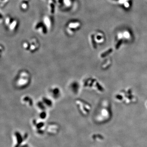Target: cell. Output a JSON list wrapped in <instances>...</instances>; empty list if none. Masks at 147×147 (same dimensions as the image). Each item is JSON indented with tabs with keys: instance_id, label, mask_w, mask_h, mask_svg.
I'll list each match as a JSON object with an SVG mask.
<instances>
[{
	"instance_id": "obj_5",
	"label": "cell",
	"mask_w": 147,
	"mask_h": 147,
	"mask_svg": "<svg viewBox=\"0 0 147 147\" xmlns=\"http://www.w3.org/2000/svg\"><path fill=\"white\" fill-rule=\"evenodd\" d=\"M47 5L50 13L54 14L55 12L56 1L55 0H47Z\"/></svg>"
},
{
	"instance_id": "obj_3",
	"label": "cell",
	"mask_w": 147,
	"mask_h": 147,
	"mask_svg": "<svg viewBox=\"0 0 147 147\" xmlns=\"http://www.w3.org/2000/svg\"><path fill=\"white\" fill-rule=\"evenodd\" d=\"M30 48L29 50L31 51H34L36 50L39 47V42L36 38H32L30 40Z\"/></svg>"
},
{
	"instance_id": "obj_7",
	"label": "cell",
	"mask_w": 147,
	"mask_h": 147,
	"mask_svg": "<svg viewBox=\"0 0 147 147\" xmlns=\"http://www.w3.org/2000/svg\"><path fill=\"white\" fill-rule=\"evenodd\" d=\"M21 7L23 9V10H26L28 9V2L23 1V2L21 3Z\"/></svg>"
},
{
	"instance_id": "obj_9",
	"label": "cell",
	"mask_w": 147,
	"mask_h": 147,
	"mask_svg": "<svg viewBox=\"0 0 147 147\" xmlns=\"http://www.w3.org/2000/svg\"><path fill=\"white\" fill-rule=\"evenodd\" d=\"M72 3V0H63V3L65 5L69 6Z\"/></svg>"
},
{
	"instance_id": "obj_11",
	"label": "cell",
	"mask_w": 147,
	"mask_h": 147,
	"mask_svg": "<svg viewBox=\"0 0 147 147\" xmlns=\"http://www.w3.org/2000/svg\"><path fill=\"white\" fill-rule=\"evenodd\" d=\"M9 1V0H1V6L2 5L3 6L4 5Z\"/></svg>"
},
{
	"instance_id": "obj_1",
	"label": "cell",
	"mask_w": 147,
	"mask_h": 147,
	"mask_svg": "<svg viewBox=\"0 0 147 147\" xmlns=\"http://www.w3.org/2000/svg\"><path fill=\"white\" fill-rule=\"evenodd\" d=\"M81 26L80 22L76 20H73L69 21L67 24V32L69 34L73 35L74 34L75 31L78 30Z\"/></svg>"
},
{
	"instance_id": "obj_10",
	"label": "cell",
	"mask_w": 147,
	"mask_h": 147,
	"mask_svg": "<svg viewBox=\"0 0 147 147\" xmlns=\"http://www.w3.org/2000/svg\"><path fill=\"white\" fill-rule=\"evenodd\" d=\"M51 92L52 93H54L55 94H57L59 92V90L58 88H54L53 89L51 90Z\"/></svg>"
},
{
	"instance_id": "obj_4",
	"label": "cell",
	"mask_w": 147,
	"mask_h": 147,
	"mask_svg": "<svg viewBox=\"0 0 147 147\" xmlns=\"http://www.w3.org/2000/svg\"><path fill=\"white\" fill-rule=\"evenodd\" d=\"M43 23L47 29H50L53 27V19L48 16H45L43 18Z\"/></svg>"
},
{
	"instance_id": "obj_8",
	"label": "cell",
	"mask_w": 147,
	"mask_h": 147,
	"mask_svg": "<svg viewBox=\"0 0 147 147\" xmlns=\"http://www.w3.org/2000/svg\"><path fill=\"white\" fill-rule=\"evenodd\" d=\"M12 20H13V19H12V18H11L10 16H7L5 19V25L9 26V24H10L11 21H12Z\"/></svg>"
},
{
	"instance_id": "obj_6",
	"label": "cell",
	"mask_w": 147,
	"mask_h": 147,
	"mask_svg": "<svg viewBox=\"0 0 147 147\" xmlns=\"http://www.w3.org/2000/svg\"><path fill=\"white\" fill-rule=\"evenodd\" d=\"M18 26V21L16 19H13L8 27L9 28V30L11 31H14L16 30Z\"/></svg>"
},
{
	"instance_id": "obj_12",
	"label": "cell",
	"mask_w": 147,
	"mask_h": 147,
	"mask_svg": "<svg viewBox=\"0 0 147 147\" xmlns=\"http://www.w3.org/2000/svg\"><path fill=\"white\" fill-rule=\"evenodd\" d=\"M23 1H26L28 2V1H29V0H23Z\"/></svg>"
},
{
	"instance_id": "obj_2",
	"label": "cell",
	"mask_w": 147,
	"mask_h": 147,
	"mask_svg": "<svg viewBox=\"0 0 147 147\" xmlns=\"http://www.w3.org/2000/svg\"><path fill=\"white\" fill-rule=\"evenodd\" d=\"M34 28L36 31L41 34H45L47 33V29L43 22H38L35 25Z\"/></svg>"
}]
</instances>
